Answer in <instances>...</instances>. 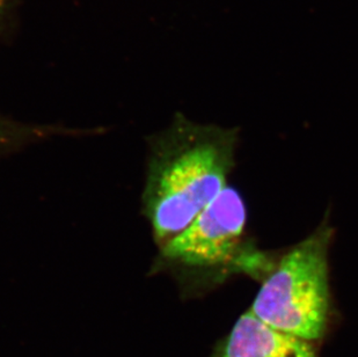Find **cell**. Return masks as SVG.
I'll return each mask as SVG.
<instances>
[{"instance_id":"6da1fadb","label":"cell","mask_w":358,"mask_h":357,"mask_svg":"<svg viewBox=\"0 0 358 357\" xmlns=\"http://www.w3.org/2000/svg\"><path fill=\"white\" fill-rule=\"evenodd\" d=\"M236 132L182 115L150 144L143 206L158 247L186 229L227 186Z\"/></svg>"},{"instance_id":"7a4b0ae2","label":"cell","mask_w":358,"mask_h":357,"mask_svg":"<svg viewBox=\"0 0 358 357\" xmlns=\"http://www.w3.org/2000/svg\"><path fill=\"white\" fill-rule=\"evenodd\" d=\"M331 230L322 225L292 247L264 279L250 311L269 326L315 344L331 319L328 250Z\"/></svg>"},{"instance_id":"3957f363","label":"cell","mask_w":358,"mask_h":357,"mask_svg":"<svg viewBox=\"0 0 358 357\" xmlns=\"http://www.w3.org/2000/svg\"><path fill=\"white\" fill-rule=\"evenodd\" d=\"M246 222L243 197L227 186L186 229L159 247L157 268L193 280H222L237 262Z\"/></svg>"},{"instance_id":"277c9868","label":"cell","mask_w":358,"mask_h":357,"mask_svg":"<svg viewBox=\"0 0 358 357\" xmlns=\"http://www.w3.org/2000/svg\"><path fill=\"white\" fill-rule=\"evenodd\" d=\"M210 357H318L315 344L269 326L248 310Z\"/></svg>"},{"instance_id":"5b68a950","label":"cell","mask_w":358,"mask_h":357,"mask_svg":"<svg viewBox=\"0 0 358 357\" xmlns=\"http://www.w3.org/2000/svg\"><path fill=\"white\" fill-rule=\"evenodd\" d=\"M5 5H6V0H0V18H1V15H3Z\"/></svg>"}]
</instances>
